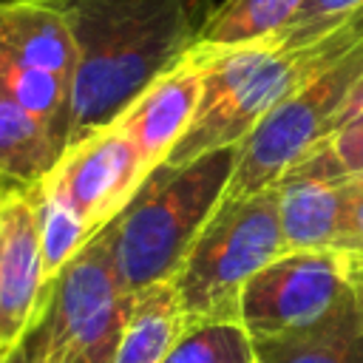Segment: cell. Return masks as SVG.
Segmentation results:
<instances>
[{
    "mask_svg": "<svg viewBox=\"0 0 363 363\" xmlns=\"http://www.w3.org/2000/svg\"><path fill=\"white\" fill-rule=\"evenodd\" d=\"M182 332L184 315L173 281L153 284L133 295V306L111 363H162Z\"/></svg>",
    "mask_w": 363,
    "mask_h": 363,
    "instance_id": "8fae6325",
    "label": "cell"
},
{
    "mask_svg": "<svg viewBox=\"0 0 363 363\" xmlns=\"http://www.w3.org/2000/svg\"><path fill=\"white\" fill-rule=\"evenodd\" d=\"M284 252L275 187L221 199L173 275L184 326L238 320L247 281Z\"/></svg>",
    "mask_w": 363,
    "mask_h": 363,
    "instance_id": "3957f363",
    "label": "cell"
},
{
    "mask_svg": "<svg viewBox=\"0 0 363 363\" xmlns=\"http://www.w3.org/2000/svg\"><path fill=\"white\" fill-rule=\"evenodd\" d=\"M62 147L3 85H0V176L14 187L40 184Z\"/></svg>",
    "mask_w": 363,
    "mask_h": 363,
    "instance_id": "7c38bea8",
    "label": "cell"
},
{
    "mask_svg": "<svg viewBox=\"0 0 363 363\" xmlns=\"http://www.w3.org/2000/svg\"><path fill=\"white\" fill-rule=\"evenodd\" d=\"M3 357H6V354H3ZM3 357H0V360H3Z\"/></svg>",
    "mask_w": 363,
    "mask_h": 363,
    "instance_id": "d4e9b609",
    "label": "cell"
},
{
    "mask_svg": "<svg viewBox=\"0 0 363 363\" xmlns=\"http://www.w3.org/2000/svg\"><path fill=\"white\" fill-rule=\"evenodd\" d=\"M162 363H255V343L238 320L184 326Z\"/></svg>",
    "mask_w": 363,
    "mask_h": 363,
    "instance_id": "2e32d148",
    "label": "cell"
},
{
    "mask_svg": "<svg viewBox=\"0 0 363 363\" xmlns=\"http://www.w3.org/2000/svg\"><path fill=\"white\" fill-rule=\"evenodd\" d=\"M238 145L210 150L187 164L153 167L122 213L102 230L128 295L173 281L204 221L233 179Z\"/></svg>",
    "mask_w": 363,
    "mask_h": 363,
    "instance_id": "7a4b0ae2",
    "label": "cell"
},
{
    "mask_svg": "<svg viewBox=\"0 0 363 363\" xmlns=\"http://www.w3.org/2000/svg\"><path fill=\"white\" fill-rule=\"evenodd\" d=\"M363 9V0H303V6L295 11V17L272 37L281 48H298L309 45L337 26H343L352 14Z\"/></svg>",
    "mask_w": 363,
    "mask_h": 363,
    "instance_id": "e0dca14e",
    "label": "cell"
},
{
    "mask_svg": "<svg viewBox=\"0 0 363 363\" xmlns=\"http://www.w3.org/2000/svg\"><path fill=\"white\" fill-rule=\"evenodd\" d=\"M130 306L99 230L51 281L26 346L43 363H111Z\"/></svg>",
    "mask_w": 363,
    "mask_h": 363,
    "instance_id": "277c9868",
    "label": "cell"
},
{
    "mask_svg": "<svg viewBox=\"0 0 363 363\" xmlns=\"http://www.w3.org/2000/svg\"><path fill=\"white\" fill-rule=\"evenodd\" d=\"M301 6L303 0H224L213 9L199 43L241 45L272 40Z\"/></svg>",
    "mask_w": 363,
    "mask_h": 363,
    "instance_id": "4fadbf2b",
    "label": "cell"
},
{
    "mask_svg": "<svg viewBox=\"0 0 363 363\" xmlns=\"http://www.w3.org/2000/svg\"><path fill=\"white\" fill-rule=\"evenodd\" d=\"M28 354H31V352H28ZM31 363H43V360H37V357H31Z\"/></svg>",
    "mask_w": 363,
    "mask_h": 363,
    "instance_id": "603a6c76",
    "label": "cell"
},
{
    "mask_svg": "<svg viewBox=\"0 0 363 363\" xmlns=\"http://www.w3.org/2000/svg\"><path fill=\"white\" fill-rule=\"evenodd\" d=\"M0 363H31V354H28V346H26V340L17 346V349H11Z\"/></svg>",
    "mask_w": 363,
    "mask_h": 363,
    "instance_id": "44dd1931",
    "label": "cell"
},
{
    "mask_svg": "<svg viewBox=\"0 0 363 363\" xmlns=\"http://www.w3.org/2000/svg\"><path fill=\"white\" fill-rule=\"evenodd\" d=\"M145 176L147 170L130 139L116 125H108L65 147L40 184L65 201L85 230L96 235L122 213Z\"/></svg>",
    "mask_w": 363,
    "mask_h": 363,
    "instance_id": "52a82bcc",
    "label": "cell"
},
{
    "mask_svg": "<svg viewBox=\"0 0 363 363\" xmlns=\"http://www.w3.org/2000/svg\"><path fill=\"white\" fill-rule=\"evenodd\" d=\"M255 363H363V326L357 320L289 340H261Z\"/></svg>",
    "mask_w": 363,
    "mask_h": 363,
    "instance_id": "5bb4252c",
    "label": "cell"
},
{
    "mask_svg": "<svg viewBox=\"0 0 363 363\" xmlns=\"http://www.w3.org/2000/svg\"><path fill=\"white\" fill-rule=\"evenodd\" d=\"M54 9L77 48L68 142L113 125L164 71L199 45L216 0H37Z\"/></svg>",
    "mask_w": 363,
    "mask_h": 363,
    "instance_id": "6da1fadb",
    "label": "cell"
},
{
    "mask_svg": "<svg viewBox=\"0 0 363 363\" xmlns=\"http://www.w3.org/2000/svg\"><path fill=\"white\" fill-rule=\"evenodd\" d=\"M9 187H14V184H11V182H6V179H3V176H0V196H3V193H6V190H9Z\"/></svg>",
    "mask_w": 363,
    "mask_h": 363,
    "instance_id": "7402d4cb",
    "label": "cell"
},
{
    "mask_svg": "<svg viewBox=\"0 0 363 363\" xmlns=\"http://www.w3.org/2000/svg\"><path fill=\"white\" fill-rule=\"evenodd\" d=\"M326 164L340 179L363 176V116L340 125L326 142L318 145Z\"/></svg>",
    "mask_w": 363,
    "mask_h": 363,
    "instance_id": "ac0fdd59",
    "label": "cell"
},
{
    "mask_svg": "<svg viewBox=\"0 0 363 363\" xmlns=\"http://www.w3.org/2000/svg\"><path fill=\"white\" fill-rule=\"evenodd\" d=\"M360 79L363 40L278 102L247 133V139L238 145L235 170L227 182L224 199H241L275 187L289 167H295L335 133L337 119Z\"/></svg>",
    "mask_w": 363,
    "mask_h": 363,
    "instance_id": "5b68a950",
    "label": "cell"
},
{
    "mask_svg": "<svg viewBox=\"0 0 363 363\" xmlns=\"http://www.w3.org/2000/svg\"><path fill=\"white\" fill-rule=\"evenodd\" d=\"M34 213H37V230H40V252H43V269L45 278L54 281L57 272L94 238L85 224L77 218V213L60 201L54 193H48L43 184L28 187Z\"/></svg>",
    "mask_w": 363,
    "mask_h": 363,
    "instance_id": "9a60e30c",
    "label": "cell"
},
{
    "mask_svg": "<svg viewBox=\"0 0 363 363\" xmlns=\"http://www.w3.org/2000/svg\"><path fill=\"white\" fill-rule=\"evenodd\" d=\"M346 255V278L352 286V298H354V309L363 326V255L360 252H343Z\"/></svg>",
    "mask_w": 363,
    "mask_h": 363,
    "instance_id": "d6986e66",
    "label": "cell"
},
{
    "mask_svg": "<svg viewBox=\"0 0 363 363\" xmlns=\"http://www.w3.org/2000/svg\"><path fill=\"white\" fill-rule=\"evenodd\" d=\"M238 320L252 343L357 323L346 255L340 250H295L278 255L247 281Z\"/></svg>",
    "mask_w": 363,
    "mask_h": 363,
    "instance_id": "8992f818",
    "label": "cell"
},
{
    "mask_svg": "<svg viewBox=\"0 0 363 363\" xmlns=\"http://www.w3.org/2000/svg\"><path fill=\"white\" fill-rule=\"evenodd\" d=\"M357 116H363V79H360L357 88L352 91V96H349V102H346V108H343V113H340V119H337V128L346 125V122H352V119H357ZM337 128H335V130H337Z\"/></svg>",
    "mask_w": 363,
    "mask_h": 363,
    "instance_id": "ffe728a7",
    "label": "cell"
},
{
    "mask_svg": "<svg viewBox=\"0 0 363 363\" xmlns=\"http://www.w3.org/2000/svg\"><path fill=\"white\" fill-rule=\"evenodd\" d=\"M48 286L31 193L9 187L0 196V357L28 337Z\"/></svg>",
    "mask_w": 363,
    "mask_h": 363,
    "instance_id": "ba28073f",
    "label": "cell"
},
{
    "mask_svg": "<svg viewBox=\"0 0 363 363\" xmlns=\"http://www.w3.org/2000/svg\"><path fill=\"white\" fill-rule=\"evenodd\" d=\"M275 190L286 252L337 247L349 207V187L346 179L332 173L318 147L289 167Z\"/></svg>",
    "mask_w": 363,
    "mask_h": 363,
    "instance_id": "30bf717a",
    "label": "cell"
},
{
    "mask_svg": "<svg viewBox=\"0 0 363 363\" xmlns=\"http://www.w3.org/2000/svg\"><path fill=\"white\" fill-rule=\"evenodd\" d=\"M354 179H363V176H354Z\"/></svg>",
    "mask_w": 363,
    "mask_h": 363,
    "instance_id": "cb8c5ba5",
    "label": "cell"
},
{
    "mask_svg": "<svg viewBox=\"0 0 363 363\" xmlns=\"http://www.w3.org/2000/svg\"><path fill=\"white\" fill-rule=\"evenodd\" d=\"M201 99V60L190 48L182 62L153 79L113 122L136 147L145 170L159 167L187 133Z\"/></svg>",
    "mask_w": 363,
    "mask_h": 363,
    "instance_id": "9c48e42d",
    "label": "cell"
}]
</instances>
